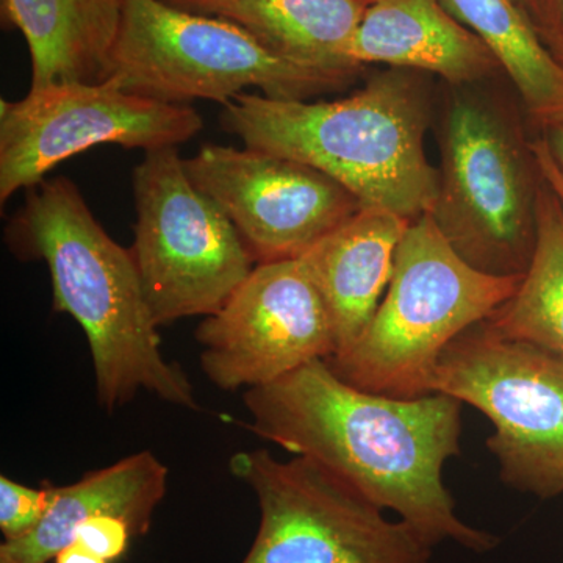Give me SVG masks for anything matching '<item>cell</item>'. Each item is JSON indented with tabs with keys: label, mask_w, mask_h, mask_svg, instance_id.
Returning <instances> with one entry per match:
<instances>
[{
	"label": "cell",
	"mask_w": 563,
	"mask_h": 563,
	"mask_svg": "<svg viewBox=\"0 0 563 563\" xmlns=\"http://www.w3.org/2000/svg\"><path fill=\"white\" fill-rule=\"evenodd\" d=\"M243 399L247 431L320 463L432 547L454 542L476 554L498 547L495 533L459 517L443 483L444 463L461 454L462 402L453 396L377 395L313 361Z\"/></svg>",
	"instance_id": "6da1fadb"
},
{
	"label": "cell",
	"mask_w": 563,
	"mask_h": 563,
	"mask_svg": "<svg viewBox=\"0 0 563 563\" xmlns=\"http://www.w3.org/2000/svg\"><path fill=\"white\" fill-rule=\"evenodd\" d=\"M5 242L21 261L49 268L55 312L69 314L87 335L103 409L113 412L140 390L198 409L187 374L163 357L131 250L111 239L73 180L52 177L27 190Z\"/></svg>",
	"instance_id": "7a4b0ae2"
},
{
	"label": "cell",
	"mask_w": 563,
	"mask_h": 563,
	"mask_svg": "<svg viewBox=\"0 0 563 563\" xmlns=\"http://www.w3.org/2000/svg\"><path fill=\"white\" fill-rule=\"evenodd\" d=\"M220 124L251 150L313 166L361 201L407 221L431 213L439 169L426 154L429 101L413 70L388 69L336 101L242 92Z\"/></svg>",
	"instance_id": "3957f363"
},
{
	"label": "cell",
	"mask_w": 563,
	"mask_h": 563,
	"mask_svg": "<svg viewBox=\"0 0 563 563\" xmlns=\"http://www.w3.org/2000/svg\"><path fill=\"white\" fill-rule=\"evenodd\" d=\"M521 279L473 268L422 214L404 233L373 320L350 350L325 362L361 390L398 399L432 395L444 347L509 301Z\"/></svg>",
	"instance_id": "277c9868"
},
{
	"label": "cell",
	"mask_w": 563,
	"mask_h": 563,
	"mask_svg": "<svg viewBox=\"0 0 563 563\" xmlns=\"http://www.w3.org/2000/svg\"><path fill=\"white\" fill-rule=\"evenodd\" d=\"M440 155L429 217L473 268L523 277L536 252L542 187L532 141L498 103L459 91L444 114Z\"/></svg>",
	"instance_id": "5b68a950"
},
{
	"label": "cell",
	"mask_w": 563,
	"mask_h": 563,
	"mask_svg": "<svg viewBox=\"0 0 563 563\" xmlns=\"http://www.w3.org/2000/svg\"><path fill=\"white\" fill-rule=\"evenodd\" d=\"M172 103L224 106L246 88L284 101H312L354 79L280 57L235 22L163 0H124L109 79Z\"/></svg>",
	"instance_id": "8992f818"
},
{
	"label": "cell",
	"mask_w": 563,
	"mask_h": 563,
	"mask_svg": "<svg viewBox=\"0 0 563 563\" xmlns=\"http://www.w3.org/2000/svg\"><path fill=\"white\" fill-rule=\"evenodd\" d=\"M433 393L492 421L488 451L507 487L551 499L563 493V352L493 331L462 332L437 363Z\"/></svg>",
	"instance_id": "52a82bcc"
},
{
	"label": "cell",
	"mask_w": 563,
	"mask_h": 563,
	"mask_svg": "<svg viewBox=\"0 0 563 563\" xmlns=\"http://www.w3.org/2000/svg\"><path fill=\"white\" fill-rule=\"evenodd\" d=\"M132 191L131 252L157 328L218 312L257 266L235 225L192 184L177 147L144 152Z\"/></svg>",
	"instance_id": "ba28073f"
},
{
	"label": "cell",
	"mask_w": 563,
	"mask_h": 563,
	"mask_svg": "<svg viewBox=\"0 0 563 563\" xmlns=\"http://www.w3.org/2000/svg\"><path fill=\"white\" fill-rule=\"evenodd\" d=\"M229 468L250 485L261 526L242 563H429L433 547L312 459L240 451Z\"/></svg>",
	"instance_id": "9c48e42d"
},
{
	"label": "cell",
	"mask_w": 563,
	"mask_h": 563,
	"mask_svg": "<svg viewBox=\"0 0 563 563\" xmlns=\"http://www.w3.org/2000/svg\"><path fill=\"white\" fill-rule=\"evenodd\" d=\"M203 129L188 103L144 98L114 81L58 84L0 101V203L101 144L144 152L177 147Z\"/></svg>",
	"instance_id": "30bf717a"
},
{
	"label": "cell",
	"mask_w": 563,
	"mask_h": 563,
	"mask_svg": "<svg viewBox=\"0 0 563 563\" xmlns=\"http://www.w3.org/2000/svg\"><path fill=\"white\" fill-rule=\"evenodd\" d=\"M184 163L192 184L235 225L257 265L301 257L363 210L332 177L269 152L203 144Z\"/></svg>",
	"instance_id": "8fae6325"
},
{
	"label": "cell",
	"mask_w": 563,
	"mask_h": 563,
	"mask_svg": "<svg viewBox=\"0 0 563 563\" xmlns=\"http://www.w3.org/2000/svg\"><path fill=\"white\" fill-rule=\"evenodd\" d=\"M196 342L203 374L222 391L276 383L336 352L328 309L298 258L255 266Z\"/></svg>",
	"instance_id": "7c38bea8"
},
{
	"label": "cell",
	"mask_w": 563,
	"mask_h": 563,
	"mask_svg": "<svg viewBox=\"0 0 563 563\" xmlns=\"http://www.w3.org/2000/svg\"><path fill=\"white\" fill-rule=\"evenodd\" d=\"M361 68L429 73L454 87L498 74L499 63L483 41L444 7L443 0H369L351 46Z\"/></svg>",
	"instance_id": "4fadbf2b"
},
{
	"label": "cell",
	"mask_w": 563,
	"mask_h": 563,
	"mask_svg": "<svg viewBox=\"0 0 563 563\" xmlns=\"http://www.w3.org/2000/svg\"><path fill=\"white\" fill-rule=\"evenodd\" d=\"M409 224L391 211L363 209L298 258L328 309L335 355L350 350L373 320Z\"/></svg>",
	"instance_id": "5bb4252c"
},
{
	"label": "cell",
	"mask_w": 563,
	"mask_h": 563,
	"mask_svg": "<svg viewBox=\"0 0 563 563\" xmlns=\"http://www.w3.org/2000/svg\"><path fill=\"white\" fill-rule=\"evenodd\" d=\"M168 468L151 451L85 474L77 483L52 487L49 507L38 528L0 551L18 563H49L73 542L77 526L99 515L121 518L133 537L150 531L152 517L168 490Z\"/></svg>",
	"instance_id": "9a60e30c"
},
{
	"label": "cell",
	"mask_w": 563,
	"mask_h": 563,
	"mask_svg": "<svg viewBox=\"0 0 563 563\" xmlns=\"http://www.w3.org/2000/svg\"><path fill=\"white\" fill-rule=\"evenodd\" d=\"M124 0H2L5 20L27 41L31 90L109 79Z\"/></svg>",
	"instance_id": "2e32d148"
},
{
	"label": "cell",
	"mask_w": 563,
	"mask_h": 563,
	"mask_svg": "<svg viewBox=\"0 0 563 563\" xmlns=\"http://www.w3.org/2000/svg\"><path fill=\"white\" fill-rule=\"evenodd\" d=\"M369 0H221L211 16L235 22L280 57L357 79L352 41Z\"/></svg>",
	"instance_id": "e0dca14e"
},
{
	"label": "cell",
	"mask_w": 563,
	"mask_h": 563,
	"mask_svg": "<svg viewBox=\"0 0 563 563\" xmlns=\"http://www.w3.org/2000/svg\"><path fill=\"white\" fill-rule=\"evenodd\" d=\"M495 55L540 132L563 124V63L515 0H443Z\"/></svg>",
	"instance_id": "ac0fdd59"
},
{
	"label": "cell",
	"mask_w": 563,
	"mask_h": 563,
	"mask_svg": "<svg viewBox=\"0 0 563 563\" xmlns=\"http://www.w3.org/2000/svg\"><path fill=\"white\" fill-rule=\"evenodd\" d=\"M484 321L503 335L563 352V206L543 177L531 266L512 298Z\"/></svg>",
	"instance_id": "d6986e66"
},
{
	"label": "cell",
	"mask_w": 563,
	"mask_h": 563,
	"mask_svg": "<svg viewBox=\"0 0 563 563\" xmlns=\"http://www.w3.org/2000/svg\"><path fill=\"white\" fill-rule=\"evenodd\" d=\"M49 484L43 488L0 477V531L5 542L24 539L38 528L49 507Z\"/></svg>",
	"instance_id": "ffe728a7"
},
{
	"label": "cell",
	"mask_w": 563,
	"mask_h": 563,
	"mask_svg": "<svg viewBox=\"0 0 563 563\" xmlns=\"http://www.w3.org/2000/svg\"><path fill=\"white\" fill-rule=\"evenodd\" d=\"M133 533L129 525L111 515L88 518L77 526L73 542H79L106 561H117L128 550Z\"/></svg>",
	"instance_id": "44dd1931"
},
{
	"label": "cell",
	"mask_w": 563,
	"mask_h": 563,
	"mask_svg": "<svg viewBox=\"0 0 563 563\" xmlns=\"http://www.w3.org/2000/svg\"><path fill=\"white\" fill-rule=\"evenodd\" d=\"M532 152L543 180L550 185L551 190L561 199L563 206V176L559 166L555 165L553 155H551L550 150H548L547 143H544L542 136L532 140Z\"/></svg>",
	"instance_id": "7402d4cb"
},
{
	"label": "cell",
	"mask_w": 563,
	"mask_h": 563,
	"mask_svg": "<svg viewBox=\"0 0 563 563\" xmlns=\"http://www.w3.org/2000/svg\"><path fill=\"white\" fill-rule=\"evenodd\" d=\"M531 18L540 33L554 31V0H515Z\"/></svg>",
	"instance_id": "603a6c76"
},
{
	"label": "cell",
	"mask_w": 563,
	"mask_h": 563,
	"mask_svg": "<svg viewBox=\"0 0 563 563\" xmlns=\"http://www.w3.org/2000/svg\"><path fill=\"white\" fill-rule=\"evenodd\" d=\"M55 563H109L79 542H70L55 555Z\"/></svg>",
	"instance_id": "cb8c5ba5"
},
{
	"label": "cell",
	"mask_w": 563,
	"mask_h": 563,
	"mask_svg": "<svg viewBox=\"0 0 563 563\" xmlns=\"http://www.w3.org/2000/svg\"><path fill=\"white\" fill-rule=\"evenodd\" d=\"M542 139L547 143L548 150L553 155L555 165L559 166L563 176V124L554 125L542 132Z\"/></svg>",
	"instance_id": "d4e9b609"
},
{
	"label": "cell",
	"mask_w": 563,
	"mask_h": 563,
	"mask_svg": "<svg viewBox=\"0 0 563 563\" xmlns=\"http://www.w3.org/2000/svg\"><path fill=\"white\" fill-rule=\"evenodd\" d=\"M169 5L177 7V9L196 11V13L209 14L217 3L221 0H163Z\"/></svg>",
	"instance_id": "484cf974"
},
{
	"label": "cell",
	"mask_w": 563,
	"mask_h": 563,
	"mask_svg": "<svg viewBox=\"0 0 563 563\" xmlns=\"http://www.w3.org/2000/svg\"><path fill=\"white\" fill-rule=\"evenodd\" d=\"M544 43L548 44L555 57L559 58L563 63V36L559 35V33H548V35L543 36Z\"/></svg>",
	"instance_id": "4316f807"
},
{
	"label": "cell",
	"mask_w": 563,
	"mask_h": 563,
	"mask_svg": "<svg viewBox=\"0 0 563 563\" xmlns=\"http://www.w3.org/2000/svg\"><path fill=\"white\" fill-rule=\"evenodd\" d=\"M563 36V0H554V31ZM550 32V33H553Z\"/></svg>",
	"instance_id": "83f0119b"
},
{
	"label": "cell",
	"mask_w": 563,
	"mask_h": 563,
	"mask_svg": "<svg viewBox=\"0 0 563 563\" xmlns=\"http://www.w3.org/2000/svg\"><path fill=\"white\" fill-rule=\"evenodd\" d=\"M0 563H18L14 561L13 558H10L9 554L3 553V551H0Z\"/></svg>",
	"instance_id": "f1b7e54d"
}]
</instances>
